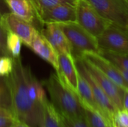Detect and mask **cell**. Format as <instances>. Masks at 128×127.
Instances as JSON below:
<instances>
[{"label":"cell","instance_id":"1","mask_svg":"<svg viewBox=\"0 0 128 127\" xmlns=\"http://www.w3.org/2000/svg\"><path fill=\"white\" fill-rule=\"evenodd\" d=\"M25 68L20 57L14 58L13 71L6 77L11 94L12 112L18 120L32 127H43L44 106L32 100L26 82Z\"/></svg>","mask_w":128,"mask_h":127},{"label":"cell","instance_id":"2","mask_svg":"<svg viewBox=\"0 0 128 127\" xmlns=\"http://www.w3.org/2000/svg\"><path fill=\"white\" fill-rule=\"evenodd\" d=\"M41 83L50 94L51 103L62 115L71 118H86L85 106L78 93L68 86L57 73H51Z\"/></svg>","mask_w":128,"mask_h":127},{"label":"cell","instance_id":"3","mask_svg":"<svg viewBox=\"0 0 128 127\" xmlns=\"http://www.w3.org/2000/svg\"><path fill=\"white\" fill-rule=\"evenodd\" d=\"M65 34L74 58H82L86 52H99L98 38L86 31L78 22L59 23Z\"/></svg>","mask_w":128,"mask_h":127},{"label":"cell","instance_id":"4","mask_svg":"<svg viewBox=\"0 0 128 127\" xmlns=\"http://www.w3.org/2000/svg\"><path fill=\"white\" fill-rule=\"evenodd\" d=\"M76 9V22L97 38L112 24L110 21L102 16L87 0H77Z\"/></svg>","mask_w":128,"mask_h":127},{"label":"cell","instance_id":"5","mask_svg":"<svg viewBox=\"0 0 128 127\" xmlns=\"http://www.w3.org/2000/svg\"><path fill=\"white\" fill-rule=\"evenodd\" d=\"M107 20L128 29V0H87Z\"/></svg>","mask_w":128,"mask_h":127},{"label":"cell","instance_id":"6","mask_svg":"<svg viewBox=\"0 0 128 127\" xmlns=\"http://www.w3.org/2000/svg\"><path fill=\"white\" fill-rule=\"evenodd\" d=\"M75 62H76V65L78 71L88 82L92 89L95 100L101 111L103 116L113 127L115 121H116V116L118 109H117L114 103L111 100V99L108 97V95L104 92V91L99 86V85L92 77L88 71L85 67L82 59L80 58H75Z\"/></svg>","mask_w":128,"mask_h":127},{"label":"cell","instance_id":"7","mask_svg":"<svg viewBox=\"0 0 128 127\" xmlns=\"http://www.w3.org/2000/svg\"><path fill=\"white\" fill-rule=\"evenodd\" d=\"M80 58L82 59L85 67L88 71L92 77L108 95V97L114 103L117 109L118 110L123 109L124 89L117 85L115 82L110 79L106 75H105L102 71H100L92 63H90L85 58Z\"/></svg>","mask_w":128,"mask_h":127},{"label":"cell","instance_id":"8","mask_svg":"<svg viewBox=\"0 0 128 127\" xmlns=\"http://www.w3.org/2000/svg\"><path fill=\"white\" fill-rule=\"evenodd\" d=\"M99 47L119 53H128V29L112 23L98 37Z\"/></svg>","mask_w":128,"mask_h":127},{"label":"cell","instance_id":"9","mask_svg":"<svg viewBox=\"0 0 128 127\" xmlns=\"http://www.w3.org/2000/svg\"><path fill=\"white\" fill-rule=\"evenodd\" d=\"M36 16L40 23H67L76 22V6L61 4L54 7L43 9L35 12Z\"/></svg>","mask_w":128,"mask_h":127},{"label":"cell","instance_id":"10","mask_svg":"<svg viewBox=\"0 0 128 127\" xmlns=\"http://www.w3.org/2000/svg\"><path fill=\"white\" fill-rule=\"evenodd\" d=\"M2 22L8 31L16 34L26 46H31L32 40L38 31L32 24L12 13L5 14L2 19Z\"/></svg>","mask_w":128,"mask_h":127},{"label":"cell","instance_id":"11","mask_svg":"<svg viewBox=\"0 0 128 127\" xmlns=\"http://www.w3.org/2000/svg\"><path fill=\"white\" fill-rule=\"evenodd\" d=\"M82 58L94 65L123 89H128V82L114 63L98 52H86Z\"/></svg>","mask_w":128,"mask_h":127},{"label":"cell","instance_id":"12","mask_svg":"<svg viewBox=\"0 0 128 127\" xmlns=\"http://www.w3.org/2000/svg\"><path fill=\"white\" fill-rule=\"evenodd\" d=\"M58 70L56 71L58 77L70 88L77 92L78 70L75 58L72 54H58Z\"/></svg>","mask_w":128,"mask_h":127},{"label":"cell","instance_id":"13","mask_svg":"<svg viewBox=\"0 0 128 127\" xmlns=\"http://www.w3.org/2000/svg\"><path fill=\"white\" fill-rule=\"evenodd\" d=\"M40 32L53 46L58 54H71L70 43L59 23L44 24Z\"/></svg>","mask_w":128,"mask_h":127},{"label":"cell","instance_id":"14","mask_svg":"<svg viewBox=\"0 0 128 127\" xmlns=\"http://www.w3.org/2000/svg\"><path fill=\"white\" fill-rule=\"evenodd\" d=\"M30 48L42 59L50 63L56 71L58 70V54L40 31L35 34Z\"/></svg>","mask_w":128,"mask_h":127},{"label":"cell","instance_id":"15","mask_svg":"<svg viewBox=\"0 0 128 127\" xmlns=\"http://www.w3.org/2000/svg\"><path fill=\"white\" fill-rule=\"evenodd\" d=\"M5 1L12 13L33 25L34 20L37 19V16L33 7L28 0Z\"/></svg>","mask_w":128,"mask_h":127},{"label":"cell","instance_id":"16","mask_svg":"<svg viewBox=\"0 0 128 127\" xmlns=\"http://www.w3.org/2000/svg\"><path fill=\"white\" fill-rule=\"evenodd\" d=\"M78 88L77 93L80 97L82 103L84 106L88 107L91 109H93L99 113H101V111L95 100V98L93 94L92 89L87 81V79L78 71Z\"/></svg>","mask_w":128,"mask_h":127},{"label":"cell","instance_id":"17","mask_svg":"<svg viewBox=\"0 0 128 127\" xmlns=\"http://www.w3.org/2000/svg\"><path fill=\"white\" fill-rule=\"evenodd\" d=\"M43 127H64L60 113L48 99L44 103Z\"/></svg>","mask_w":128,"mask_h":127},{"label":"cell","instance_id":"18","mask_svg":"<svg viewBox=\"0 0 128 127\" xmlns=\"http://www.w3.org/2000/svg\"><path fill=\"white\" fill-rule=\"evenodd\" d=\"M98 53L116 65L128 70V53H119L101 48H100Z\"/></svg>","mask_w":128,"mask_h":127},{"label":"cell","instance_id":"19","mask_svg":"<svg viewBox=\"0 0 128 127\" xmlns=\"http://www.w3.org/2000/svg\"><path fill=\"white\" fill-rule=\"evenodd\" d=\"M86 120L90 127H113L99 112L85 106Z\"/></svg>","mask_w":128,"mask_h":127},{"label":"cell","instance_id":"20","mask_svg":"<svg viewBox=\"0 0 128 127\" xmlns=\"http://www.w3.org/2000/svg\"><path fill=\"white\" fill-rule=\"evenodd\" d=\"M0 106L13 113L10 87L7 78L2 76H0Z\"/></svg>","mask_w":128,"mask_h":127},{"label":"cell","instance_id":"21","mask_svg":"<svg viewBox=\"0 0 128 127\" xmlns=\"http://www.w3.org/2000/svg\"><path fill=\"white\" fill-rule=\"evenodd\" d=\"M35 12L43 9L54 7L61 4H70L76 6L77 0H28Z\"/></svg>","mask_w":128,"mask_h":127},{"label":"cell","instance_id":"22","mask_svg":"<svg viewBox=\"0 0 128 127\" xmlns=\"http://www.w3.org/2000/svg\"><path fill=\"white\" fill-rule=\"evenodd\" d=\"M22 40L15 34L8 31L7 36V46L9 53L13 58L20 57Z\"/></svg>","mask_w":128,"mask_h":127},{"label":"cell","instance_id":"23","mask_svg":"<svg viewBox=\"0 0 128 127\" xmlns=\"http://www.w3.org/2000/svg\"><path fill=\"white\" fill-rule=\"evenodd\" d=\"M14 58L8 55L0 56V76L7 77L13 71Z\"/></svg>","mask_w":128,"mask_h":127},{"label":"cell","instance_id":"24","mask_svg":"<svg viewBox=\"0 0 128 127\" xmlns=\"http://www.w3.org/2000/svg\"><path fill=\"white\" fill-rule=\"evenodd\" d=\"M61 116L64 127H90L86 118H71L62 115Z\"/></svg>","mask_w":128,"mask_h":127},{"label":"cell","instance_id":"25","mask_svg":"<svg viewBox=\"0 0 128 127\" xmlns=\"http://www.w3.org/2000/svg\"><path fill=\"white\" fill-rule=\"evenodd\" d=\"M7 36H8V31L6 30L3 23L0 20V50L4 55L11 56L8 52V46H7Z\"/></svg>","mask_w":128,"mask_h":127},{"label":"cell","instance_id":"26","mask_svg":"<svg viewBox=\"0 0 128 127\" xmlns=\"http://www.w3.org/2000/svg\"><path fill=\"white\" fill-rule=\"evenodd\" d=\"M118 123L120 125L124 127H128V111L123 109L121 110H118L116 116V121L115 122Z\"/></svg>","mask_w":128,"mask_h":127},{"label":"cell","instance_id":"27","mask_svg":"<svg viewBox=\"0 0 128 127\" xmlns=\"http://www.w3.org/2000/svg\"><path fill=\"white\" fill-rule=\"evenodd\" d=\"M17 120L14 115H0V127H11Z\"/></svg>","mask_w":128,"mask_h":127},{"label":"cell","instance_id":"28","mask_svg":"<svg viewBox=\"0 0 128 127\" xmlns=\"http://www.w3.org/2000/svg\"><path fill=\"white\" fill-rule=\"evenodd\" d=\"M10 10L8 7V5L5 0H0V20L2 21V17L8 13H10Z\"/></svg>","mask_w":128,"mask_h":127},{"label":"cell","instance_id":"29","mask_svg":"<svg viewBox=\"0 0 128 127\" xmlns=\"http://www.w3.org/2000/svg\"><path fill=\"white\" fill-rule=\"evenodd\" d=\"M124 109L128 111V89L124 90V102H123Z\"/></svg>","mask_w":128,"mask_h":127},{"label":"cell","instance_id":"30","mask_svg":"<svg viewBox=\"0 0 128 127\" xmlns=\"http://www.w3.org/2000/svg\"><path fill=\"white\" fill-rule=\"evenodd\" d=\"M11 127H32L31 126H29L28 124L20 121V120H17L16 122Z\"/></svg>","mask_w":128,"mask_h":127},{"label":"cell","instance_id":"31","mask_svg":"<svg viewBox=\"0 0 128 127\" xmlns=\"http://www.w3.org/2000/svg\"><path fill=\"white\" fill-rule=\"evenodd\" d=\"M116 66L117 67V68L119 70V71L121 72V73L123 75V76L124 77V79L127 80V82H128V70H124V69H123V68H122L121 67H118V66H117V65H116Z\"/></svg>","mask_w":128,"mask_h":127},{"label":"cell","instance_id":"32","mask_svg":"<svg viewBox=\"0 0 128 127\" xmlns=\"http://www.w3.org/2000/svg\"><path fill=\"white\" fill-rule=\"evenodd\" d=\"M0 115H14H14L11 112H10L9 110H7L1 106H0Z\"/></svg>","mask_w":128,"mask_h":127},{"label":"cell","instance_id":"33","mask_svg":"<svg viewBox=\"0 0 128 127\" xmlns=\"http://www.w3.org/2000/svg\"><path fill=\"white\" fill-rule=\"evenodd\" d=\"M113 127H122V125H120L118 123H117L116 121L114 123V125H113Z\"/></svg>","mask_w":128,"mask_h":127},{"label":"cell","instance_id":"34","mask_svg":"<svg viewBox=\"0 0 128 127\" xmlns=\"http://www.w3.org/2000/svg\"><path fill=\"white\" fill-rule=\"evenodd\" d=\"M2 55H3V53L1 52V50H0V56H2Z\"/></svg>","mask_w":128,"mask_h":127}]
</instances>
